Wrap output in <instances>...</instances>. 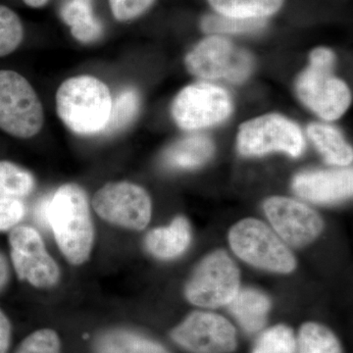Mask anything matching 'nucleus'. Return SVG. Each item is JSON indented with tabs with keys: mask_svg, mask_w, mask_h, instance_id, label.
I'll return each mask as SVG.
<instances>
[{
	"mask_svg": "<svg viewBox=\"0 0 353 353\" xmlns=\"http://www.w3.org/2000/svg\"><path fill=\"white\" fill-rule=\"evenodd\" d=\"M50 223L60 252L72 265L90 259L94 245V226L87 194L76 183H65L46 201Z\"/></svg>",
	"mask_w": 353,
	"mask_h": 353,
	"instance_id": "1",
	"label": "nucleus"
},
{
	"mask_svg": "<svg viewBox=\"0 0 353 353\" xmlns=\"http://www.w3.org/2000/svg\"><path fill=\"white\" fill-rule=\"evenodd\" d=\"M58 116L70 131L80 136L102 134L108 125L112 95L95 77H72L57 90Z\"/></svg>",
	"mask_w": 353,
	"mask_h": 353,
	"instance_id": "2",
	"label": "nucleus"
},
{
	"mask_svg": "<svg viewBox=\"0 0 353 353\" xmlns=\"http://www.w3.org/2000/svg\"><path fill=\"white\" fill-rule=\"evenodd\" d=\"M334 55L327 48H316L310 55V66L299 76L296 92L313 112L325 120H336L350 104V90L343 81L332 75Z\"/></svg>",
	"mask_w": 353,
	"mask_h": 353,
	"instance_id": "3",
	"label": "nucleus"
},
{
	"mask_svg": "<svg viewBox=\"0 0 353 353\" xmlns=\"http://www.w3.org/2000/svg\"><path fill=\"white\" fill-rule=\"evenodd\" d=\"M43 123V104L29 81L12 70H0V131L31 139Z\"/></svg>",
	"mask_w": 353,
	"mask_h": 353,
	"instance_id": "4",
	"label": "nucleus"
},
{
	"mask_svg": "<svg viewBox=\"0 0 353 353\" xmlns=\"http://www.w3.org/2000/svg\"><path fill=\"white\" fill-rule=\"evenodd\" d=\"M230 245L243 261L265 270L290 273L296 259L284 241L257 219H245L230 231Z\"/></svg>",
	"mask_w": 353,
	"mask_h": 353,
	"instance_id": "5",
	"label": "nucleus"
},
{
	"mask_svg": "<svg viewBox=\"0 0 353 353\" xmlns=\"http://www.w3.org/2000/svg\"><path fill=\"white\" fill-rule=\"evenodd\" d=\"M240 290V272L231 257L217 250L202 260L185 287L188 301L197 306L228 305Z\"/></svg>",
	"mask_w": 353,
	"mask_h": 353,
	"instance_id": "6",
	"label": "nucleus"
},
{
	"mask_svg": "<svg viewBox=\"0 0 353 353\" xmlns=\"http://www.w3.org/2000/svg\"><path fill=\"white\" fill-rule=\"evenodd\" d=\"M11 263L17 277L38 289H50L59 283V266L46 250L34 228L18 225L8 236Z\"/></svg>",
	"mask_w": 353,
	"mask_h": 353,
	"instance_id": "7",
	"label": "nucleus"
},
{
	"mask_svg": "<svg viewBox=\"0 0 353 353\" xmlns=\"http://www.w3.org/2000/svg\"><path fill=\"white\" fill-rule=\"evenodd\" d=\"M304 148L305 141L299 126L277 114L248 121L241 125L238 134L239 152L245 157L284 152L299 157Z\"/></svg>",
	"mask_w": 353,
	"mask_h": 353,
	"instance_id": "8",
	"label": "nucleus"
},
{
	"mask_svg": "<svg viewBox=\"0 0 353 353\" xmlns=\"http://www.w3.org/2000/svg\"><path fill=\"white\" fill-rule=\"evenodd\" d=\"M92 205L102 220L132 231L145 229L152 218V199L132 183H106L95 192Z\"/></svg>",
	"mask_w": 353,
	"mask_h": 353,
	"instance_id": "9",
	"label": "nucleus"
},
{
	"mask_svg": "<svg viewBox=\"0 0 353 353\" xmlns=\"http://www.w3.org/2000/svg\"><path fill=\"white\" fill-rule=\"evenodd\" d=\"M190 73L208 80L241 83L253 67L252 57L245 50L219 37H211L197 44L185 58Z\"/></svg>",
	"mask_w": 353,
	"mask_h": 353,
	"instance_id": "10",
	"label": "nucleus"
},
{
	"mask_svg": "<svg viewBox=\"0 0 353 353\" xmlns=\"http://www.w3.org/2000/svg\"><path fill=\"white\" fill-rule=\"evenodd\" d=\"M232 110L233 104L226 90L205 83L183 88L172 106L174 119L185 130L213 126L226 120Z\"/></svg>",
	"mask_w": 353,
	"mask_h": 353,
	"instance_id": "11",
	"label": "nucleus"
},
{
	"mask_svg": "<svg viewBox=\"0 0 353 353\" xmlns=\"http://www.w3.org/2000/svg\"><path fill=\"white\" fill-rule=\"evenodd\" d=\"M171 336L175 343L192 353H229L236 347L233 325L213 313L192 312Z\"/></svg>",
	"mask_w": 353,
	"mask_h": 353,
	"instance_id": "12",
	"label": "nucleus"
},
{
	"mask_svg": "<svg viewBox=\"0 0 353 353\" xmlns=\"http://www.w3.org/2000/svg\"><path fill=\"white\" fill-rule=\"evenodd\" d=\"M264 210L281 240L290 245L312 243L324 226L313 209L294 199L271 197L265 201Z\"/></svg>",
	"mask_w": 353,
	"mask_h": 353,
	"instance_id": "13",
	"label": "nucleus"
},
{
	"mask_svg": "<svg viewBox=\"0 0 353 353\" xmlns=\"http://www.w3.org/2000/svg\"><path fill=\"white\" fill-rule=\"evenodd\" d=\"M352 169L303 172L292 183L299 196L315 203H333L348 199L352 196Z\"/></svg>",
	"mask_w": 353,
	"mask_h": 353,
	"instance_id": "14",
	"label": "nucleus"
},
{
	"mask_svg": "<svg viewBox=\"0 0 353 353\" xmlns=\"http://www.w3.org/2000/svg\"><path fill=\"white\" fill-rule=\"evenodd\" d=\"M192 240L189 222L176 217L170 226L157 228L148 234L145 246L148 252L160 259H173L182 254Z\"/></svg>",
	"mask_w": 353,
	"mask_h": 353,
	"instance_id": "15",
	"label": "nucleus"
},
{
	"mask_svg": "<svg viewBox=\"0 0 353 353\" xmlns=\"http://www.w3.org/2000/svg\"><path fill=\"white\" fill-rule=\"evenodd\" d=\"M228 305L243 329L252 334L264 326L270 309V301L259 290L243 289L239 290Z\"/></svg>",
	"mask_w": 353,
	"mask_h": 353,
	"instance_id": "16",
	"label": "nucleus"
},
{
	"mask_svg": "<svg viewBox=\"0 0 353 353\" xmlns=\"http://www.w3.org/2000/svg\"><path fill=\"white\" fill-rule=\"evenodd\" d=\"M61 17L80 43H94L103 34V26L92 11V0H68L62 6Z\"/></svg>",
	"mask_w": 353,
	"mask_h": 353,
	"instance_id": "17",
	"label": "nucleus"
},
{
	"mask_svg": "<svg viewBox=\"0 0 353 353\" xmlns=\"http://www.w3.org/2000/svg\"><path fill=\"white\" fill-rule=\"evenodd\" d=\"M94 353H170L159 343L127 330H110L97 336Z\"/></svg>",
	"mask_w": 353,
	"mask_h": 353,
	"instance_id": "18",
	"label": "nucleus"
},
{
	"mask_svg": "<svg viewBox=\"0 0 353 353\" xmlns=\"http://www.w3.org/2000/svg\"><path fill=\"white\" fill-rule=\"evenodd\" d=\"M213 150V143L208 137L194 134L174 143L165 153L164 161L173 169L196 168L208 161Z\"/></svg>",
	"mask_w": 353,
	"mask_h": 353,
	"instance_id": "19",
	"label": "nucleus"
},
{
	"mask_svg": "<svg viewBox=\"0 0 353 353\" xmlns=\"http://www.w3.org/2000/svg\"><path fill=\"white\" fill-rule=\"evenodd\" d=\"M308 136L330 164L345 166L352 163L353 152L336 128L321 123L309 125Z\"/></svg>",
	"mask_w": 353,
	"mask_h": 353,
	"instance_id": "20",
	"label": "nucleus"
},
{
	"mask_svg": "<svg viewBox=\"0 0 353 353\" xmlns=\"http://www.w3.org/2000/svg\"><path fill=\"white\" fill-rule=\"evenodd\" d=\"M221 15L241 19H263L277 12L284 0H208Z\"/></svg>",
	"mask_w": 353,
	"mask_h": 353,
	"instance_id": "21",
	"label": "nucleus"
},
{
	"mask_svg": "<svg viewBox=\"0 0 353 353\" xmlns=\"http://www.w3.org/2000/svg\"><path fill=\"white\" fill-rule=\"evenodd\" d=\"M139 110V95L134 88H127L112 97L110 116L102 134L112 136L126 129L136 119Z\"/></svg>",
	"mask_w": 353,
	"mask_h": 353,
	"instance_id": "22",
	"label": "nucleus"
},
{
	"mask_svg": "<svg viewBox=\"0 0 353 353\" xmlns=\"http://www.w3.org/2000/svg\"><path fill=\"white\" fill-rule=\"evenodd\" d=\"M34 187L36 179L31 172L8 160L0 161V196L23 199Z\"/></svg>",
	"mask_w": 353,
	"mask_h": 353,
	"instance_id": "23",
	"label": "nucleus"
},
{
	"mask_svg": "<svg viewBox=\"0 0 353 353\" xmlns=\"http://www.w3.org/2000/svg\"><path fill=\"white\" fill-rule=\"evenodd\" d=\"M299 353H341V345L330 330L315 323H306L299 336Z\"/></svg>",
	"mask_w": 353,
	"mask_h": 353,
	"instance_id": "24",
	"label": "nucleus"
},
{
	"mask_svg": "<svg viewBox=\"0 0 353 353\" xmlns=\"http://www.w3.org/2000/svg\"><path fill=\"white\" fill-rule=\"evenodd\" d=\"M24 39L22 21L12 9L0 4V58L12 54Z\"/></svg>",
	"mask_w": 353,
	"mask_h": 353,
	"instance_id": "25",
	"label": "nucleus"
},
{
	"mask_svg": "<svg viewBox=\"0 0 353 353\" xmlns=\"http://www.w3.org/2000/svg\"><path fill=\"white\" fill-rule=\"evenodd\" d=\"M266 25L264 19H241L225 15H210L203 18L201 27L208 34H248L259 31Z\"/></svg>",
	"mask_w": 353,
	"mask_h": 353,
	"instance_id": "26",
	"label": "nucleus"
},
{
	"mask_svg": "<svg viewBox=\"0 0 353 353\" xmlns=\"http://www.w3.org/2000/svg\"><path fill=\"white\" fill-rule=\"evenodd\" d=\"M296 340L289 327L278 325L260 336L252 353H294Z\"/></svg>",
	"mask_w": 353,
	"mask_h": 353,
	"instance_id": "27",
	"label": "nucleus"
},
{
	"mask_svg": "<svg viewBox=\"0 0 353 353\" xmlns=\"http://www.w3.org/2000/svg\"><path fill=\"white\" fill-rule=\"evenodd\" d=\"M60 350L61 341L57 332L41 329L25 338L15 353H61Z\"/></svg>",
	"mask_w": 353,
	"mask_h": 353,
	"instance_id": "28",
	"label": "nucleus"
},
{
	"mask_svg": "<svg viewBox=\"0 0 353 353\" xmlns=\"http://www.w3.org/2000/svg\"><path fill=\"white\" fill-rule=\"evenodd\" d=\"M26 206L23 199L0 196V232H10L23 220Z\"/></svg>",
	"mask_w": 353,
	"mask_h": 353,
	"instance_id": "29",
	"label": "nucleus"
},
{
	"mask_svg": "<svg viewBox=\"0 0 353 353\" xmlns=\"http://www.w3.org/2000/svg\"><path fill=\"white\" fill-rule=\"evenodd\" d=\"M154 0H109L114 18L120 22L136 19L152 6Z\"/></svg>",
	"mask_w": 353,
	"mask_h": 353,
	"instance_id": "30",
	"label": "nucleus"
},
{
	"mask_svg": "<svg viewBox=\"0 0 353 353\" xmlns=\"http://www.w3.org/2000/svg\"><path fill=\"white\" fill-rule=\"evenodd\" d=\"M12 338V326L6 313L0 308V353H8Z\"/></svg>",
	"mask_w": 353,
	"mask_h": 353,
	"instance_id": "31",
	"label": "nucleus"
},
{
	"mask_svg": "<svg viewBox=\"0 0 353 353\" xmlns=\"http://www.w3.org/2000/svg\"><path fill=\"white\" fill-rule=\"evenodd\" d=\"M10 281V266L6 257L0 252V294L6 289Z\"/></svg>",
	"mask_w": 353,
	"mask_h": 353,
	"instance_id": "32",
	"label": "nucleus"
},
{
	"mask_svg": "<svg viewBox=\"0 0 353 353\" xmlns=\"http://www.w3.org/2000/svg\"><path fill=\"white\" fill-rule=\"evenodd\" d=\"M28 6L32 7V8H41L46 6L48 0H23Z\"/></svg>",
	"mask_w": 353,
	"mask_h": 353,
	"instance_id": "33",
	"label": "nucleus"
}]
</instances>
